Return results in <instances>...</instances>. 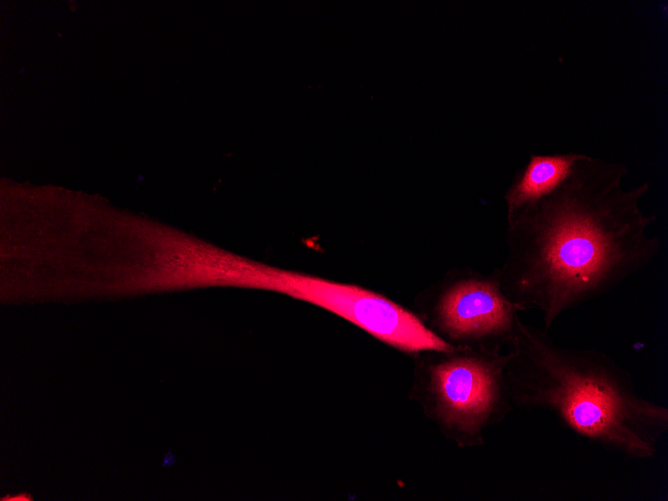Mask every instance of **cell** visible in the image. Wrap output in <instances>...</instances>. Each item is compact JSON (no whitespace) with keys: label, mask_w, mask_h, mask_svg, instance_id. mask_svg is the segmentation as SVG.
<instances>
[{"label":"cell","mask_w":668,"mask_h":501,"mask_svg":"<svg viewBox=\"0 0 668 501\" xmlns=\"http://www.w3.org/2000/svg\"><path fill=\"white\" fill-rule=\"evenodd\" d=\"M625 164L585 154L551 193L508 218L500 286L520 311L536 310L549 331L565 312L617 288L661 248L643 211L650 185L623 186Z\"/></svg>","instance_id":"obj_1"},{"label":"cell","mask_w":668,"mask_h":501,"mask_svg":"<svg viewBox=\"0 0 668 501\" xmlns=\"http://www.w3.org/2000/svg\"><path fill=\"white\" fill-rule=\"evenodd\" d=\"M508 347L505 374L515 409L547 412L576 436L624 458L656 456L668 408L639 392L611 356L560 345L521 318Z\"/></svg>","instance_id":"obj_2"},{"label":"cell","mask_w":668,"mask_h":501,"mask_svg":"<svg viewBox=\"0 0 668 501\" xmlns=\"http://www.w3.org/2000/svg\"><path fill=\"white\" fill-rule=\"evenodd\" d=\"M412 356L408 398L458 448L485 445V432L515 409L505 374L508 352L456 347Z\"/></svg>","instance_id":"obj_3"},{"label":"cell","mask_w":668,"mask_h":501,"mask_svg":"<svg viewBox=\"0 0 668 501\" xmlns=\"http://www.w3.org/2000/svg\"><path fill=\"white\" fill-rule=\"evenodd\" d=\"M417 308L423 323L449 344L499 350L510 344L521 312L503 293L498 270H452L418 297Z\"/></svg>","instance_id":"obj_4"},{"label":"cell","mask_w":668,"mask_h":501,"mask_svg":"<svg viewBox=\"0 0 668 501\" xmlns=\"http://www.w3.org/2000/svg\"><path fill=\"white\" fill-rule=\"evenodd\" d=\"M274 292L323 308L410 355L456 348L432 332L415 312L361 286L277 268Z\"/></svg>","instance_id":"obj_5"},{"label":"cell","mask_w":668,"mask_h":501,"mask_svg":"<svg viewBox=\"0 0 668 501\" xmlns=\"http://www.w3.org/2000/svg\"><path fill=\"white\" fill-rule=\"evenodd\" d=\"M584 155L576 152L531 154L505 194L507 219L556 189Z\"/></svg>","instance_id":"obj_6"}]
</instances>
